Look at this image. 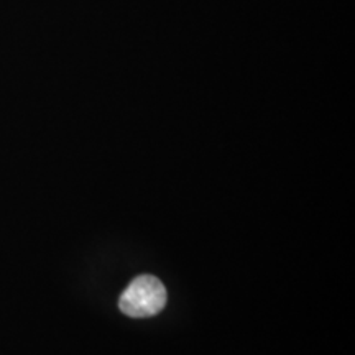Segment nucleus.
Here are the masks:
<instances>
[{
    "mask_svg": "<svg viewBox=\"0 0 355 355\" xmlns=\"http://www.w3.org/2000/svg\"><path fill=\"white\" fill-rule=\"evenodd\" d=\"M166 304V290L152 275L135 278L121 296V311L130 318H150Z\"/></svg>",
    "mask_w": 355,
    "mask_h": 355,
    "instance_id": "nucleus-1",
    "label": "nucleus"
}]
</instances>
